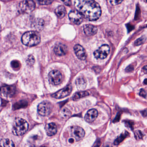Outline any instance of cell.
I'll return each mask as SVG.
<instances>
[{
  "label": "cell",
  "instance_id": "cell-24",
  "mask_svg": "<svg viewBox=\"0 0 147 147\" xmlns=\"http://www.w3.org/2000/svg\"><path fill=\"white\" fill-rule=\"evenodd\" d=\"M37 1L40 5H47L51 4L54 0H37Z\"/></svg>",
  "mask_w": 147,
  "mask_h": 147
},
{
  "label": "cell",
  "instance_id": "cell-18",
  "mask_svg": "<svg viewBox=\"0 0 147 147\" xmlns=\"http://www.w3.org/2000/svg\"><path fill=\"white\" fill-rule=\"evenodd\" d=\"M55 13L59 18H63L66 14V11L65 7L63 5L59 6L55 9Z\"/></svg>",
  "mask_w": 147,
  "mask_h": 147
},
{
  "label": "cell",
  "instance_id": "cell-11",
  "mask_svg": "<svg viewBox=\"0 0 147 147\" xmlns=\"http://www.w3.org/2000/svg\"><path fill=\"white\" fill-rule=\"evenodd\" d=\"M74 51L79 59L81 60H84L86 59L87 57L86 52L82 46L79 45H76L74 47Z\"/></svg>",
  "mask_w": 147,
  "mask_h": 147
},
{
  "label": "cell",
  "instance_id": "cell-8",
  "mask_svg": "<svg viewBox=\"0 0 147 147\" xmlns=\"http://www.w3.org/2000/svg\"><path fill=\"white\" fill-rule=\"evenodd\" d=\"M110 47L108 45H103L101 46L99 49L95 51L94 55L98 59H103L106 58L109 54Z\"/></svg>",
  "mask_w": 147,
  "mask_h": 147
},
{
  "label": "cell",
  "instance_id": "cell-13",
  "mask_svg": "<svg viewBox=\"0 0 147 147\" xmlns=\"http://www.w3.org/2000/svg\"><path fill=\"white\" fill-rule=\"evenodd\" d=\"M98 116V111L96 109L88 111L85 116V120L88 123H91L96 119Z\"/></svg>",
  "mask_w": 147,
  "mask_h": 147
},
{
  "label": "cell",
  "instance_id": "cell-17",
  "mask_svg": "<svg viewBox=\"0 0 147 147\" xmlns=\"http://www.w3.org/2000/svg\"><path fill=\"white\" fill-rule=\"evenodd\" d=\"M76 84L78 89L80 90H84L87 85L86 80L84 78L81 77L78 78L76 80Z\"/></svg>",
  "mask_w": 147,
  "mask_h": 147
},
{
  "label": "cell",
  "instance_id": "cell-23",
  "mask_svg": "<svg viewBox=\"0 0 147 147\" xmlns=\"http://www.w3.org/2000/svg\"><path fill=\"white\" fill-rule=\"evenodd\" d=\"M61 114L63 117L64 118H68L70 115L71 113L69 110L65 108L61 111Z\"/></svg>",
  "mask_w": 147,
  "mask_h": 147
},
{
  "label": "cell",
  "instance_id": "cell-33",
  "mask_svg": "<svg viewBox=\"0 0 147 147\" xmlns=\"http://www.w3.org/2000/svg\"><path fill=\"white\" fill-rule=\"evenodd\" d=\"M147 80H146V79L145 80V84L146 85L147 84V82H146Z\"/></svg>",
  "mask_w": 147,
  "mask_h": 147
},
{
  "label": "cell",
  "instance_id": "cell-29",
  "mask_svg": "<svg viewBox=\"0 0 147 147\" xmlns=\"http://www.w3.org/2000/svg\"><path fill=\"white\" fill-rule=\"evenodd\" d=\"M144 42V38H141L136 40L135 42V45H141L142 43Z\"/></svg>",
  "mask_w": 147,
  "mask_h": 147
},
{
  "label": "cell",
  "instance_id": "cell-10",
  "mask_svg": "<svg viewBox=\"0 0 147 147\" xmlns=\"http://www.w3.org/2000/svg\"><path fill=\"white\" fill-rule=\"evenodd\" d=\"M70 20L76 25H80L83 21V16L78 10L70 11L69 13Z\"/></svg>",
  "mask_w": 147,
  "mask_h": 147
},
{
  "label": "cell",
  "instance_id": "cell-4",
  "mask_svg": "<svg viewBox=\"0 0 147 147\" xmlns=\"http://www.w3.org/2000/svg\"><path fill=\"white\" fill-rule=\"evenodd\" d=\"M35 7L34 2L32 0H25L21 2L18 6L19 12L21 13H30Z\"/></svg>",
  "mask_w": 147,
  "mask_h": 147
},
{
  "label": "cell",
  "instance_id": "cell-1",
  "mask_svg": "<svg viewBox=\"0 0 147 147\" xmlns=\"http://www.w3.org/2000/svg\"><path fill=\"white\" fill-rule=\"evenodd\" d=\"M76 6L83 17L89 21L97 20L102 14L101 7L95 0H77Z\"/></svg>",
  "mask_w": 147,
  "mask_h": 147
},
{
  "label": "cell",
  "instance_id": "cell-30",
  "mask_svg": "<svg viewBox=\"0 0 147 147\" xmlns=\"http://www.w3.org/2000/svg\"><path fill=\"white\" fill-rule=\"evenodd\" d=\"M140 95L146 98V92L145 90L143 89H142L140 91Z\"/></svg>",
  "mask_w": 147,
  "mask_h": 147
},
{
  "label": "cell",
  "instance_id": "cell-21",
  "mask_svg": "<svg viewBox=\"0 0 147 147\" xmlns=\"http://www.w3.org/2000/svg\"><path fill=\"white\" fill-rule=\"evenodd\" d=\"M89 95V93L87 91H80L75 93L72 96V99L74 101H77L80 98Z\"/></svg>",
  "mask_w": 147,
  "mask_h": 147
},
{
  "label": "cell",
  "instance_id": "cell-5",
  "mask_svg": "<svg viewBox=\"0 0 147 147\" xmlns=\"http://www.w3.org/2000/svg\"><path fill=\"white\" fill-rule=\"evenodd\" d=\"M53 105L48 101H44L40 103L38 106V113L42 116H47L51 112Z\"/></svg>",
  "mask_w": 147,
  "mask_h": 147
},
{
  "label": "cell",
  "instance_id": "cell-6",
  "mask_svg": "<svg viewBox=\"0 0 147 147\" xmlns=\"http://www.w3.org/2000/svg\"><path fill=\"white\" fill-rule=\"evenodd\" d=\"M48 80L50 84L54 85H58L62 82L63 76L60 71L54 70L48 74Z\"/></svg>",
  "mask_w": 147,
  "mask_h": 147
},
{
  "label": "cell",
  "instance_id": "cell-34",
  "mask_svg": "<svg viewBox=\"0 0 147 147\" xmlns=\"http://www.w3.org/2000/svg\"><path fill=\"white\" fill-rule=\"evenodd\" d=\"M145 1L146 2H147V0H145Z\"/></svg>",
  "mask_w": 147,
  "mask_h": 147
},
{
  "label": "cell",
  "instance_id": "cell-28",
  "mask_svg": "<svg viewBox=\"0 0 147 147\" xmlns=\"http://www.w3.org/2000/svg\"><path fill=\"white\" fill-rule=\"evenodd\" d=\"M11 66L14 69H18L20 67V63L18 61L14 60L11 63Z\"/></svg>",
  "mask_w": 147,
  "mask_h": 147
},
{
  "label": "cell",
  "instance_id": "cell-9",
  "mask_svg": "<svg viewBox=\"0 0 147 147\" xmlns=\"http://www.w3.org/2000/svg\"><path fill=\"white\" fill-rule=\"evenodd\" d=\"M72 90V86L71 85L69 84L66 86V87L61 90H60L58 91L52 95V96L55 98L60 99L64 98L70 95Z\"/></svg>",
  "mask_w": 147,
  "mask_h": 147
},
{
  "label": "cell",
  "instance_id": "cell-16",
  "mask_svg": "<svg viewBox=\"0 0 147 147\" xmlns=\"http://www.w3.org/2000/svg\"><path fill=\"white\" fill-rule=\"evenodd\" d=\"M46 133L48 136H52L56 134L57 132V127L55 123H51L46 125Z\"/></svg>",
  "mask_w": 147,
  "mask_h": 147
},
{
  "label": "cell",
  "instance_id": "cell-25",
  "mask_svg": "<svg viewBox=\"0 0 147 147\" xmlns=\"http://www.w3.org/2000/svg\"><path fill=\"white\" fill-rule=\"evenodd\" d=\"M108 1L112 6H116L121 3L123 0H108Z\"/></svg>",
  "mask_w": 147,
  "mask_h": 147
},
{
  "label": "cell",
  "instance_id": "cell-31",
  "mask_svg": "<svg viewBox=\"0 0 147 147\" xmlns=\"http://www.w3.org/2000/svg\"><path fill=\"white\" fill-rule=\"evenodd\" d=\"M66 6H70L71 5V0H61Z\"/></svg>",
  "mask_w": 147,
  "mask_h": 147
},
{
  "label": "cell",
  "instance_id": "cell-7",
  "mask_svg": "<svg viewBox=\"0 0 147 147\" xmlns=\"http://www.w3.org/2000/svg\"><path fill=\"white\" fill-rule=\"evenodd\" d=\"M70 134L72 137L77 141L83 139L85 135V132L82 128L78 126H72L70 128Z\"/></svg>",
  "mask_w": 147,
  "mask_h": 147
},
{
  "label": "cell",
  "instance_id": "cell-15",
  "mask_svg": "<svg viewBox=\"0 0 147 147\" xmlns=\"http://www.w3.org/2000/svg\"><path fill=\"white\" fill-rule=\"evenodd\" d=\"M0 92L5 96H12L15 92V88L14 86H3L0 89Z\"/></svg>",
  "mask_w": 147,
  "mask_h": 147
},
{
  "label": "cell",
  "instance_id": "cell-35",
  "mask_svg": "<svg viewBox=\"0 0 147 147\" xmlns=\"http://www.w3.org/2000/svg\"><path fill=\"white\" fill-rule=\"evenodd\" d=\"M45 147V146H42V147Z\"/></svg>",
  "mask_w": 147,
  "mask_h": 147
},
{
  "label": "cell",
  "instance_id": "cell-3",
  "mask_svg": "<svg viewBox=\"0 0 147 147\" xmlns=\"http://www.w3.org/2000/svg\"><path fill=\"white\" fill-rule=\"evenodd\" d=\"M28 128L27 122L21 118H16L14 122L12 132L14 135L21 136L24 135Z\"/></svg>",
  "mask_w": 147,
  "mask_h": 147
},
{
  "label": "cell",
  "instance_id": "cell-20",
  "mask_svg": "<svg viewBox=\"0 0 147 147\" xmlns=\"http://www.w3.org/2000/svg\"><path fill=\"white\" fill-rule=\"evenodd\" d=\"M44 22L43 20L37 19L34 21L32 24V27L36 30H41L44 27Z\"/></svg>",
  "mask_w": 147,
  "mask_h": 147
},
{
  "label": "cell",
  "instance_id": "cell-12",
  "mask_svg": "<svg viewBox=\"0 0 147 147\" xmlns=\"http://www.w3.org/2000/svg\"><path fill=\"white\" fill-rule=\"evenodd\" d=\"M54 51L56 55L62 56L66 54L68 51V48L66 45L62 43H58L54 47Z\"/></svg>",
  "mask_w": 147,
  "mask_h": 147
},
{
  "label": "cell",
  "instance_id": "cell-32",
  "mask_svg": "<svg viewBox=\"0 0 147 147\" xmlns=\"http://www.w3.org/2000/svg\"><path fill=\"white\" fill-rule=\"evenodd\" d=\"M143 69H144V70H143V71H144V73L146 74H147V66H145V67H144V68H143Z\"/></svg>",
  "mask_w": 147,
  "mask_h": 147
},
{
  "label": "cell",
  "instance_id": "cell-2",
  "mask_svg": "<svg viewBox=\"0 0 147 147\" xmlns=\"http://www.w3.org/2000/svg\"><path fill=\"white\" fill-rule=\"evenodd\" d=\"M21 40L22 44L27 46H35L40 42V35L35 31H29L22 35Z\"/></svg>",
  "mask_w": 147,
  "mask_h": 147
},
{
  "label": "cell",
  "instance_id": "cell-19",
  "mask_svg": "<svg viewBox=\"0 0 147 147\" xmlns=\"http://www.w3.org/2000/svg\"><path fill=\"white\" fill-rule=\"evenodd\" d=\"M0 147H15L14 143L8 139H3L0 140Z\"/></svg>",
  "mask_w": 147,
  "mask_h": 147
},
{
  "label": "cell",
  "instance_id": "cell-26",
  "mask_svg": "<svg viewBox=\"0 0 147 147\" xmlns=\"http://www.w3.org/2000/svg\"><path fill=\"white\" fill-rule=\"evenodd\" d=\"M135 136L136 140H140L142 139V137H143V134L141 131L138 130L135 133Z\"/></svg>",
  "mask_w": 147,
  "mask_h": 147
},
{
  "label": "cell",
  "instance_id": "cell-27",
  "mask_svg": "<svg viewBox=\"0 0 147 147\" xmlns=\"http://www.w3.org/2000/svg\"><path fill=\"white\" fill-rule=\"evenodd\" d=\"M27 63L29 65H32L35 63V59L33 56H28L26 60Z\"/></svg>",
  "mask_w": 147,
  "mask_h": 147
},
{
  "label": "cell",
  "instance_id": "cell-22",
  "mask_svg": "<svg viewBox=\"0 0 147 147\" xmlns=\"http://www.w3.org/2000/svg\"><path fill=\"white\" fill-rule=\"evenodd\" d=\"M129 133L127 132H125V133L122 134L118 138L115 140L114 142V144L115 145H118L122 142L129 135Z\"/></svg>",
  "mask_w": 147,
  "mask_h": 147
},
{
  "label": "cell",
  "instance_id": "cell-14",
  "mask_svg": "<svg viewBox=\"0 0 147 147\" xmlns=\"http://www.w3.org/2000/svg\"><path fill=\"white\" fill-rule=\"evenodd\" d=\"M84 32L87 36H93L98 32L96 27L91 25H85L83 26Z\"/></svg>",
  "mask_w": 147,
  "mask_h": 147
}]
</instances>
